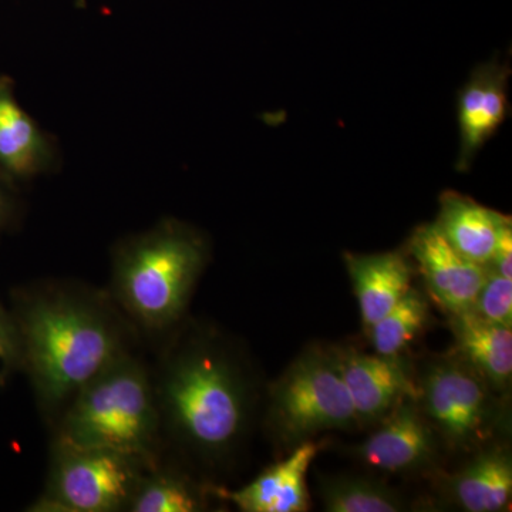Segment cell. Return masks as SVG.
<instances>
[{
  "label": "cell",
  "instance_id": "cell-8",
  "mask_svg": "<svg viewBox=\"0 0 512 512\" xmlns=\"http://www.w3.org/2000/svg\"><path fill=\"white\" fill-rule=\"evenodd\" d=\"M434 299L444 311H470L488 275V266L478 265L457 252L434 224L414 229L407 244Z\"/></svg>",
  "mask_w": 512,
  "mask_h": 512
},
{
  "label": "cell",
  "instance_id": "cell-5",
  "mask_svg": "<svg viewBox=\"0 0 512 512\" xmlns=\"http://www.w3.org/2000/svg\"><path fill=\"white\" fill-rule=\"evenodd\" d=\"M151 464L119 451L50 440L45 487L28 510L127 511L138 481Z\"/></svg>",
  "mask_w": 512,
  "mask_h": 512
},
{
  "label": "cell",
  "instance_id": "cell-2",
  "mask_svg": "<svg viewBox=\"0 0 512 512\" xmlns=\"http://www.w3.org/2000/svg\"><path fill=\"white\" fill-rule=\"evenodd\" d=\"M154 393L165 454L185 467H218L247 434L254 389L220 333L190 319L154 350Z\"/></svg>",
  "mask_w": 512,
  "mask_h": 512
},
{
  "label": "cell",
  "instance_id": "cell-6",
  "mask_svg": "<svg viewBox=\"0 0 512 512\" xmlns=\"http://www.w3.org/2000/svg\"><path fill=\"white\" fill-rule=\"evenodd\" d=\"M268 421L279 440L296 446L323 431L359 424L335 350H305L285 370L269 390Z\"/></svg>",
  "mask_w": 512,
  "mask_h": 512
},
{
  "label": "cell",
  "instance_id": "cell-23",
  "mask_svg": "<svg viewBox=\"0 0 512 512\" xmlns=\"http://www.w3.org/2000/svg\"><path fill=\"white\" fill-rule=\"evenodd\" d=\"M488 268L497 274L512 278V222L508 220L500 229L493 258Z\"/></svg>",
  "mask_w": 512,
  "mask_h": 512
},
{
  "label": "cell",
  "instance_id": "cell-20",
  "mask_svg": "<svg viewBox=\"0 0 512 512\" xmlns=\"http://www.w3.org/2000/svg\"><path fill=\"white\" fill-rule=\"evenodd\" d=\"M429 303L420 292L410 291L370 328L377 355L397 357L426 328Z\"/></svg>",
  "mask_w": 512,
  "mask_h": 512
},
{
  "label": "cell",
  "instance_id": "cell-11",
  "mask_svg": "<svg viewBox=\"0 0 512 512\" xmlns=\"http://www.w3.org/2000/svg\"><path fill=\"white\" fill-rule=\"evenodd\" d=\"M510 74V64L493 59L477 66L464 86L458 101V171L470 168L478 151L507 119Z\"/></svg>",
  "mask_w": 512,
  "mask_h": 512
},
{
  "label": "cell",
  "instance_id": "cell-14",
  "mask_svg": "<svg viewBox=\"0 0 512 512\" xmlns=\"http://www.w3.org/2000/svg\"><path fill=\"white\" fill-rule=\"evenodd\" d=\"M363 325L370 330L412 288L413 266L400 251L343 255Z\"/></svg>",
  "mask_w": 512,
  "mask_h": 512
},
{
  "label": "cell",
  "instance_id": "cell-16",
  "mask_svg": "<svg viewBox=\"0 0 512 512\" xmlns=\"http://www.w3.org/2000/svg\"><path fill=\"white\" fill-rule=\"evenodd\" d=\"M507 215L478 204L467 195L446 191L440 197L436 225L461 255L478 265H490L498 234Z\"/></svg>",
  "mask_w": 512,
  "mask_h": 512
},
{
  "label": "cell",
  "instance_id": "cell-21",
  "mask_svg": "<svg viewBox=\"0 0 512 512\" xmlns=\"http://www.w3.org/2000/svg\"><path fill=\"white\" fill-rule=\"evenodd\" d=\"M473 309L491 322L512 328V278L488 268L487 279Z\"/></svg>",
  "mask_w": 512,
  "mask_h": 512
},
{
  "label": "cell",
  "instance_id": "cell-18",
  "mask_svg": "<svg viewBox=\"0 0 512 512\" xmlns=\"http://www.w3.org/2000/svg\"><path fill=\"white\" fill-rule=\"evenodd\" d=\"M451 497L468 512L507 510L512 497V463L505 451L478 454L450 481Z\"/></svg>",
  "mask_w": 512,
  "mask_h": 512
},
{
  "label": "cell",
  "instance_id": "cell-24",
  "mask_svg": "<svg viewBox=\"0 0 512 512\" xmlns=\"http://www.w3.org/2000/svg\"><path fill=\"white\" fill-rule=\"evenodd\" d=\"M19 211V202L13 195V188L0 180V234L15 225Z\"/></svg>",
  "mask_w": 512,
  "mask_h": 512
},
{
  "label": "cell",
  "instance_id": "cell-10",
  "mask_svg": "<svg viewBox=\"0 0 512 512\" xmlns=\"http://www.w3.org/2000/svg\"><path fill=\"white\" fill-rule=\"evenodd\" d=\"M417 397H406L383 417L375 433L357 447L367 466L389 474L429 466L436 456L434 430L421 412Z\"/></svg>",
  "mask_w": 512,
  "mask_h": 512
},
{
  "label": "cell",
  "instance_id": "cell-9",
  "mask_svg": "<svg viewBox=\"0 0 512 512\" xmlns=\"http://www.w3.org/2000/svg\"><path fill=\"white\" fill-rule=\"evenodd\" d=\"M56 138L40 128L15 96V83L0 76V180L15 187L56 170Z\"/></svg>",
  "mask_w": 512,
  "mask_h": 512
},
{
  "label": "cell",
  "instance_id": "cell-7",
  "mask_svg": "<svg viewBox=\"0 0 512 512\" xmlns=\"http://www.w3.org/2000/svg\"><path fill=\"white\" fill-rule=\"evenodd\" d=\"M490 389L463 360H441L424 373L417 397L431 427L450 446L471 448L490 433L494 420Z\"/></svg>",
  "mask_w": 512,
  "mask_h": 512
},
{
  "label": "cell",
  "instance_id": "cell-13",
  "mask_svg": "<svg viewBox=\"0 0 512 512\" xmlns=\"http://www.w3.org/2000/svg\"><path fill=\"white\" fill-rule=\"evenodd\" d=\"M335 355L357 423L383 419L397 403L419 394L397 357L370 356L356 350H335Z\"/></svg>",
  "mask_w": 512,
  "mask_h": 512
},
{
  "label": "cell",
  "instance_id": "cell-4",
  "mask_svg": "<svg viewBox=\"0 0 512 512\" xmlns=\"http://www.w3.org/2000/svg\"><path fill=\"white\" fill-rule=\"evenodd\" d=\"M52 440L106 448L156 463L164 456L151 362L144 349L111 363L64 410Z\"/></svg>",
  "mask_w": 512,
  "mask_h": 512
},
{
  "label": "cell",
  "instance_id": "cell-17",
  "mask_svg": "<svg viewBox=\"0 0 512 512\" xmlns=\"http://www.w3.org/2000/svg\"><path fill=\"white\" fill-rule=\"evenodd\" d=\"M212 485L200 484L174 457L151 464L138 481L127 512H197L207 507Z\"/></svg>",
  "mask_w": 512,
  "mask_h": 512
},
{
  "label": "cell",
  "instance_id": "cell-12",
  "mask_svg": "<svg viewBox=\"0 0 512 512\" xmlns=\"http://www.w3.org/2000/svg\"><path fill=\"white\" fill-rule=\"evenodd\" d=\"M320 448L315 441H302L291 456L266 468L245 487L239 490L211 487L212 497L235 505L242 512L308 511L311 497L306 476Z\"/></svg>",
  "mask_w": 512,
  "mask_h": 512
},
{
  "label": "cell",
  "instance_id": "cell-15",
  "mask_svg": "<svg viewBox=\"0 0 512 512\" xmlns=\"http://www.w3.org/2000/svg\"><path fill=\"white\" fill-rule=\"evenodd\" d=\"M451 316L461 360L491 389H507L512 376L511 328L483 318L474 309Z\"/></svg>",
  "mask_w": 512,
  "mask_h": 512
},
{
  "label": "cell",
  "instance_id": "cell-1",
  "mask_svg": "<svg viewBox=\"0 0 512 512\" xmlns=\"http://www.w3.org/2000/svg\"><path fill=\"white\" fill-rule=\"evenodd\" d=\"M20 369L49 430L77 393L111 363L144 349L106 288L45 279L16 292Z\"/></svg>",
  "mask_w": 512,
  "mask_h": 512
},
{
  "label": "cell",
  "instance_id": "cell-3",
  "mask_svg": "<svg viewBox=\"0 0 512 512\" xmlns=\"http://www.w3.org/2000/svg\"><path fill=\"white\" fill-rule=\"evenodd\" d=\"M210 256L207 237L175 218L114 244L106 291L144 349L154 352L187 322Z\"/></svg>",
  "mask_w": 512,
  "mask_h": 512
},
{
  "label": "cell",
  "instance_id": "cell-22",
  "mask_svg": "<svg viewBox=\"0 0 512 512\" xmlns=\"http://www.w3.org/2000/svg\"><path fill=\"white\" fill-rule=\"evenodd\" d=\"M0 365L2 377L20 369V342L18 328L12 313L0 305Z\"/></svg>",
  "mask_w": 512,
  "mask_h": 512
},
{
  "label": "cell",
  "instance_id": "cell-19",
  "mask_svg": "<svg viewBox=\"0 0 512 512\" xmlns=\"http://www.w3.org/2000/svg\"><path fill=\"white\" fill-rule=\"evenodd\" d=\"M320 498L329 512H399L402 497L379 480L335 477L320 481Z\"/></svg>",
  "mask_w": 512,
  "mask_h": 512
}]
</instances>
